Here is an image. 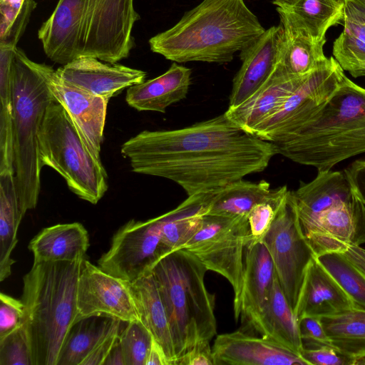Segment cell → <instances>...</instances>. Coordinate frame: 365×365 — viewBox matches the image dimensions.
Returning <instances> with one entry per match:
<instances>
[{
	"mask_svg": "<svg viewBox=\"0 0 365 365\" xmlns=\"http://www.w3.org/2000/svg\"><path fill=\"white\" fill-rule=\"evenodd\" d=\"M261 242L271 256L279 285L294 313L307 270L316 255L302 232L292 191L288 190L283 197Z\"/></svg>",
	"mask_w": 365,
	"mask_h": 365,
	"instance_id": "cell-9",
	"label": "cell"
},
{
	"mask_svg": "<svg viewBox=\"0 0 365 365\" xmlns=\"http://www.w3.org/2000/svg\"><path fill=\"white\" fill-rule=\"evenodd\" d=\"M344 172L354 195L365 205V158L355 160Z\"/></svg>",
	"mask_w": 365,
	"mask_h": 365,
	"instance_id": "cell-47",
	"label": "cell"
},
{
	"mask_svg": "<svg viewBox=\"0 0 365 365\" xmlns=\"http://www.w3.org/2000/svg\"><path fill=\"white\" fill-rule=\"evenodd\" d=\"M345 76L335 58H329L327 63L312 71L280 106L256 125L251 134L273 143L283 140L319 111Z\"/></svg>",
	"mask_w": 365,
	"mask_h": 365,
	"instance_id": "cell-10",
	"label": "cell"
},
{
	"mask_svg": "<svg viewBox=\"0 0 365 365\" xmlns=\"http://www.w3.org/2000/svg\"><path fill=\"white\" fill-rule=\"evenodd\" d=\"M316 257L343 252L349 246L365 244V205L354 195L350 202L323 212L304 233Z\"/></svg>",
	"mask_w": 365,
	"mask_h": 365,
	"instance_id": "cell-15",
	"label": "cell"
},
{
	"mask_svg": "<svg viewBox=\"0 0 365 365\" xmlns=\"http://www.w3.org/2000/svg\"><path fill=\"white\" fill-rule=\"evenodd\" d=\"M343 24L333 43L334 58L353 77L365 76V0H344Z\"/></svg>",
	"mask_w": 365,
	"mask_h": 365,
	"instance_id": "cell-27",
	"label": "cell"
},
{
	"mask_svg": "<svg viewBox=\"0 0 365 365\" xmlns=\"http://www.w3.org/2000/svg\"><path fill=\"white\" fill-rule=\"evenodd\" d=\"M297 321L302 349H315L331 345L318 317L304 316Z\"/></svg>",
	"mask_w": 365,
	"mask_h": 365,
	"instance_id": "cell-44",
	"label": "cell"
},
{
	"mask_svg": "<svg viewBox=\"0 0 365 365\" xmlns=\"http://www.w3.org/2000/svg\"><path fill=\"white\" fill-rule=\"evenodd\" d=\"M265 30L244 0H202L148 43L153 52L175 63L221 64L250 48Z\"/></svg>",
	"mask_w": 365,
	"mask_h": 365,
	"instance_id": "cell-3",
	"label": "cell"
},
{
	"mask_svg": "<svg viewBox=\"0 0 365 365\" xmlns=\"http://www.w3.org/2000/svg\"><path fill=\"white\" fill-rule=\"evenodd\" d=\"M299 355L308 365H364L362 361L341 352L331 345L315 349H302Z\"/></svg>",
	"mask_w": 365,
	"mask_h": 365,
	"instance_id": "cell-43",
	"label": "cell"
},
{
	"mask_svg": "<svg viewBox=\"0 0 365 365\" xmlns=\"http://www.w3.org/2000/svg\"><path fill=\"white\" fill-rule=\"evenodd\" d=\"M250 240L247 216L205 214L198 230L182 248L194 255L207 271L220 274L230 282L234 292L233 309L241 295L245 250Z\"/></svg>",
	"mask_w": 365,
	"mask_h": 365,
	"instance_id": "cell-8",
	"label": "cell"
},
{
	"mask_svg": "<svg viewBox=\"0 0 365 365\" xmlns=\"http://www.w3.org/2000/svg\"><path fill=\"white\" fill-rule=\"evenodd\" d=\"M0 365H33L23 327L0 339Z\"/></svg>",
	"mask_w": 365,
	"mask_h": 365,
	"instance_id": "cell-41",
	"label": "cell"
},
{
	"mask_svg": "<svg viewBox=\"0 0 365 365\" xmlns=\"http://www.w3.org/2000/svg\"><path fill=\"white\" fill-rule=\"evenodd\" d=\"M11 78L14 92V178L24 215L34 209L41 190L38 135L48 106L55 101L36 62L20 48L13 51Z\"/></svg>",
	"mask_w": 365,
	"mask_h": 365,
	"instance_id": "cell-6",
	"label": "cell"
},
{
	"mask_svg": "<svg viewBox=\"0 0 365 365\" xmlns=\"http://www.w3.org/2000/svg\"><path fill=\"white\" fill-rule=\"evenodd\" d=\"M310 73L290 76L274 69L269 78L252 96L237 107L227 108L225 113L237 125L251 133L253 128L280 106Z\"/></svg>",
	"mask_w": 365,
	"mask_h": 365,
	"instance_id": "cell-22",
	"label": "cell"
},
{
	"mask_svg": "<svg viewBox=\"0 0 365 365\" xmlns=\"http://www.w3.org/2000/svg\"><path fill=\"white\" fill-rule=\"evenodd\" d=\"M120 151L133 172L172 180L187 196L216 192L260 173L277 154L273 143L242 130L225 113L182 128L143 130Z\"/></svg>",
	"mask_w": 365,
	"mask_h": 365,
	"instance_id": "cell-1",
	"label": "cell"
},
{
	"mask_svg": "<svg viewBox=\"0 0 365 365\" xmlns=\"http://www.w3.org/2000/svg\"><path fill=\"white\" fill-rule=\"evenodd\" d=\"M207 271L185 249L169 252L152 270L168 316L176 359L216 335L215 295L205 286Z\"/></svg>",
	"mask_w": 365,
	"mask_h": 365,
	"instance_id": "cell-5",
	"label": "cell"
},
{
	"mask_svg": "<svg viewBox=\"0 0 365 365\" xmlns=\"http://www.w3.org/2000/svg\"><path fill=\"white\" fill-rule=\"evenodd\" d=\"M162 215L145 220H131L113 235L98 266L106 272L132 283L152 272L170 251L162 241Z\"/></svg>",
	"mask_w": 365,
	"mask_h": 365,
	"instance_id": "cell-12",
	"label": "cell"
},
{
	"mask_svg": "<svg viewBox=\"0 0 365 365\" xmlns=\"http://www.w3.org/2000/svg\"><path fill=\"white\" fill-rule=\"evenodd\" d=\"M36 6L35 0H0V48L17 47Z\"/></svg>",
	"mask_w": 365,
	"mask_h": 365,
	"instance_id": "cell-38",
	"label": "cell"
},
{
	"mask_svg": "<svg viewBox=\"0 0 365 365\" xmlns=\"http://www.w3.org/2000/svg\"><path fill=\"white\" fill-rule=\"evenodd\" d=\"M103 365H125L119 338L105 360Z\"/></svg>",
	"mask_w": 365,
	"mask_h": 365,
	"instance_id": "cell-50",
	"label": "cell"
},
{
	"mask_svg": "<svg viewBox=\"0 0 365 365\" xmlns=\"http://www.w3.org/2000/svg\"><path fill=\"white\" fill-rule=\"evenodd\" d=\"M134 0H58L38 31L43 51L65 65L80 57L115 63L135 47Z\"/></svg>",
	"mask_w": 365,
	"mask_h": 365,
	"instance_id": "cell-2",
	"label": "cell"
},
{
	"mask_svg": "<svg viewBox=\"0 0 365 365\" xmlns=\"http://www.w3.org/2000/svg\"><path fill=\"white\" fill-rule=\"evenodd\" d=\"M41 164L57 172L79 198L96 205L108 190L101 160L88 151L64 108L53 101L48 107L38 135Z\"/></svg>",
	"mask_w": 365,
	"mask_h": 365,
	"instance_id": "cell-7",
	"label": "cell"
},
{
	"mask_svg": "<svg viewBox=\"0 0 365 365\" xmlns=\"http://www.w3.org/2000/svg\"><path fill=\"white\" fill-rule=\"evenodd\" d=\"M365 153V118L320 146L297 156L292 161L313 166L318 171L331 168L346 159Z\"/></svg>",
	"mask_w": 365,
	"mask_h": 365,
	"instance_id": "cell-32",
	"label": "cell"
},
{
	"mask_svg": "<svg viewBox=\"0 0 365 365\" xmlns=\"http://www.w3.org/2000/svg\"><path fill=\"white\" fill-rule=\"evenodd\" d=\"M273 4L278 6V7H282V6H287L289 4H291L294 0H272Z\"/></svg>",
	"mask_w": 365,
	"mask_h": 365,
	"instance_id": "cell-51",
	"label": "cell"
},
{
	"mask_svg": "<svg viewBox=\"0 0 365 365\" xmlns=\"http://www.w3.org/2000/svg\"><path fill=\"white\" fill-rule=\"evenodd\" d=\"M191 74L190 68L175 62L160 76L129 87L125 101L138 111L165 113L168 107L186 98Z\"/></svg>",
	"mask_w": 365,
	"mask_h": 365,
	"instance_id": "cell-23",
	"label": "cell"
},
{
	"mask_svg": "<svg viewBox=\"0 0 365 365\" xmlns=\"http://www.w3.org/2000/svg\"><path fill=\"white\" fill-rule=\"evenodd\" d=\"M365 118V88L346 76L325 105L307 123L280 142L277 154L293 160Z\"/></svg>",
	"mask_w": 365,
	"mask_h": 365,
	"instance_id": "cell-11",
	"label": "cell"
},
{
	"mask_svg": "<svg viewBox=\"0 0 365 365\" xmlns=\"http://www.w3.org/2000/svg\"><path fill=\"white\" fill-rule=\"evenodd\" d=\"M282 40L281 25L273 26L240 53L242 65L232 81L229 109L245 102L269 78L277 62Z\"/></svg>",
	"mask_w": 365,
	"mask_h": 365,
	"instance_id": "cell-18",
	"label": "cell"
},
{
	"mask_svg": "<svg viewBox=\"0 0 365 365\" xmlns=\"http://www.w3.org/2000/svg\"><path fill=\"white\" fill-rule=\"evenodd\" d=\"M56 71L66 81L108 100L125 88L145 81L147 76L140 69L86 56L74 59Z\"/></svg>",
	"mask_w": 365,
	"mask_h": 365,
	"instance_id": "cell-17",
	"label": "cell"
},
{
	"mask_svg": "<svg viewBox=\"0 0 365 365\" xmlns=\"http://www.w3.org/2000/svg\"><path fill=\"white\" fill-rule=\"evenodd\" d=\"M153 336L140 321L127 323L119 341L125 365H145Z\"/></svg>",
	"mask_w": 365,
	"mask_h": 365,
	"instance_id": "cell-39",
	"label": "cell"
},
{
	"mask_svg": "<svg viewBox=\"0 0 365 365\" xmlns=\"http://www.w3.org/2000/svg\"><path fill=\"white\" fill-rule=\"evenodd\" d=\"M84 259V258H83ZM83 259L34 262L23 278V328L33 365H57L66 336L75 323L79 274Z\"/></svg>",
	"mask_w": 365,
	"mask_h": 365,
	"instance_id": "cell-4",
	"label": "cell"
},
{
	"mask_svg": "<svg viewBox=\"0 0 365 365\" xmlns=\"http://www.w3.org/2000/svg\"><path fill=\"white\" fill-rule=\"evenodd\" d=\"M265 180L240 179L211 194L207 214L229 217L247 216L256 204L269 199L274 190Z\"/></svg>",
	"mask_w": 365,
	"mask_h": 365,
	"instance_id": "cell-33",
	"label": "cell"
},
{
	"mask_svg": "<svg viewBox=\"0 0 365 365\" xmlns=\"http://www.w3.org/2000/svg\"><path fill=\"white\" fill-rule=\"evenodd\" d=\"M14 49L0 48V174L14 173V107L11 78Z\"/></svg>",
	"mask_w": 365,
	"mask_h": 365,
	"instance_id": "cell-36",
	"label": "cell"
},
{
	"mask_svg": "<svg viewBox=\"0 0 365 365\" xmlns=\"http://www.w3.org/2000/svg\"><path fill=\"white\" fill-rule=\"evenodd\" d=\"M292 192L303 234L323 212L354 197L344 172L331 170L318 171L312 181Z\"/></svg>",
	"mask_w": 365,
	"mask_h": 365,
	"instance_id": "cell-19",
	"label": "cell"
},
{
	"mask_svg": "<svg viewBox=\"0 0 365 365\" xmlns=\"http://www.w3.org/2000/svg\"><path fill=\"white\" fill-rule=\"evenodd\" d=\"M343 253L365 275V249L359 246H349Z\"/></svg>",
	"mask_w": 365,
	"mask_h": 365,
	"instance_id": "cell-49",
	"label": "cell"
},
{
	"mask_svg": "<svg viewBox=\"0 0 365 365\" xmlns=\"http://www.w3.org/2000/svg\"><path fill=\"white\" fill-rule=\"evenodd\" d=\"M75 322L103 316L123 322L140 321L130 283L103 271L86 258L79 274Z\"/></svg>",
	"mask_w": 365,
	"mask_h": 365,
	"instance_id": "cell-13",
	"label": "cell"
},
{
	"mask_svg": "<svg viewBox=\"0 0 365 365\" xmlns=\"http://www.w3.org/2000/svg\"><path fill=\"white\" fill-rule=\"evenodd\" d=\"M282 40L274 70L290 76L307 75L329 61L324 53L326 38L318 40L280 19Z\"/></svg>",
	"mask_w": 365,
	"mask_h": 365,
	"instance_id": "cell-25",
	"label": "cell"
},
{
	"mask_svg": "<svg viewBox=\"0 0 365 365\" xmlns=\"http://www.w3.org/2000/svg\"><path fill=\"white\" fill-rule=\"evenodd\" d=\"M88 233L79 222L57 224L41 230L29 242L34 262H74L85 258Z\"/></svg>",
	"mask_w": 365,
	"mask_h": 365,
	"instance_id": "cell-24",
	"label": "cell"
},
{
	"mask_svg": "<svg viewBox=\"0 0 365 365\" xmlns=\"http://www.w3.org/2000/svg\"><path fill=\"white\" fill-rule=\"evenodd\" d=\"M353 307L350 297L315 258L304 277L294 312L297 319L336 314Z\"/></svg>",
	"mask_w": 365,
	"mask_h": 365,
	"instance_id": "cell-21",
	"label": "cell"
},
{
	"mask_svg": "<svg viewBox=\"0 0 365 365\" xmlns=\"http://www.w3.org/2000/svg\"><path fill=\"white\" fill-rule=\"evenodd\" d=\"M287 191L286 185L274 189L269 199L256 204L249 212L247 220L250 230V242L262 241L268 232L277 207Z\"/></svg>",
	"mask_w": 365,
	"mask_h": 365,
	"instance_id": "cell-40",
	"label": "cell"
},
{
	"mask_svg": "<svg viewBox=\"0 0 365 365\" xmlns=\"http://www.w3.org/2000/svg\"><path fill=\"white\" fill-rule=\"evenodd\" d=\"M122 322L118 319L115 320L109 332L84 359L81 365H103L119 338Z\"/></svg>",
	"mask_w": 365,
	"mask_h": 365,
	"instance_id": "cell-45",
	"label": "cell"
},
{
	"mask_svg": "<svg viewBox=\"0 0 365 365\" xmlns=\"http://www.w3.org/2000/svg\"><path fill=\"white\" fill-rule=\"evenodd\" d=\"M175 365H215L210 341L196 343L176 359Z\"/></svg>",
	"mask_w": 365,
	"mask_h": 365,
	"instance_id": "cell-46",
	"label": "cell"
},
{
	"mask_svg": "<svg viewBox=\"0 0 365 365\" xmlns=\"http://www.w3.org/2000/svg\"><path fill=\"white\" fill-rule=\"evenodd\" d=\"M277 275L271 256L262 242H249L245 250L242 288L235 319L248 324L263 309L272 292Z\"/></svg>",
	"mask_w": 365,
	"mask_h": 365,
	"instance_id": "cell-20",
	"label": "cell"
},
{
	"mask_svg": "<svg viewBox=\"0 0 365 365\" xmlns=\"http://www.w3.org/2000/svg\"><path fill=\"white\" fill-rule=\"evenodd\" d=\"M24 215L20 207L14 173L0 174V281L11 274L15 260L11 253L16 247L17 232Z\"/></svg>",
	"mask_w": 365,
	"mask_h": 365,
	"instance_id": "cell-30",
	"label": "cell"
},
{
	"mask_svg": "<svg viewBox=\"0 0 365 365\" xmlns=\"http://www.w3.org/2000/svg\"><path fill=\"white\" fill-rule=\"evenodd\" d=\"M212 349L215 365H308L289 348L240 330L217 335Z\"/></svg>",
	"mask_w": 365,
	"mask_h": 365,
	"instance_id": "cell-16",
	"label": "cell"
},
{
	"mask_svg": "<svg viewBox=\"0 0 365 365\" xmlns=\"http://www.w3.org/2000/svg\"><path fill=\"white\" fill-rule=\"evenodd\" d=\"M145 365H170L160 345L153 339Z\"/></svg>",
	"mask_w": 365,
	"mask_h": 365,
	"instance_id": "cell-48",
	"label": "cell"
},
{
	"mask_svg": "<svg viewBox=\"0 0 365 365\" xmlns=\"http://www.w3.org/2000/svg\"><path fill=\"white\" fill-rule=\"evenodd\" d=\"M36 66L50 93L66 111L88 151L101 160L100 153L109 100L66 81L48 65L36 63Z\"/></svg>",
	"mask_w": 365,
	"mask_h": 365,
	"instance_id": "cell-14",
	"label": "cell"
},
{
	"mask_svg": "<svg viewBox=\"0 0 365 365\" xmlns=\"http://www.w3.org/2000/svg\"><path fill=\"white\" fill-rule=\"evenodd\" d=\"M211 194L187 196L177 207L162 215V241L170 251L182 249L198 230Z\"/></svg>",
	"mask_w": 365,
	"mask_h": 365,
	"instance_id": "cell-31",
	"label": "cell"
},
{
	"mask_svg": "<svg viewBox=\"0 0 365 365\" xmlns=\"http://www.w3.org/2000/svg\"><path fill=\"white\" fill-rule=\"evenodd\" d=\"M248 324L262 336L269 338L298 354L302 349L298 321L277 277L267 303Z\"/></svg>",
	"mask_w": 365,
	"mask_h": 365,
	"instance_id": "cell-28",
	"label": "cell"
},
{
	"mask_svg": "<svg viewBox=\"0 0 365 365\" xmlns=\"http://www.w3.org/2000/svg\"><path fill=\"white\" fill-rule=\"evenodd\" d=\"M25 309L21 299L6 294H0V339L21 327L24 322Z\"/></svg>",
	"mask_w": 365,
	"mask_h": 365,
	"instance_id": "cell-42",
	"label": "cell"
},
{
	"mask_svg": "<svg viewBox=\"0 0 365 365\" xmlns=\"http://www.w3.org/2000/svg\"><path fill=\"white\" fill-rule=\"evenodd\" d=\"M277 11L279 19L321 40L331 27L343 21L344 0H294L287 6H277Z\"/></svg>",
	"mask_w": 365,
	"mask_h": 365,
	"instance_id": "cell-29",
	"label": "cell"
},
{
	"mask_svg": "<svg viewBox=\"0 0 365 365\" xmlns=\"http://www.w3.org/2000/svg\"><path fill=\"white\" fill-rule=\"evenodd\" d=\"M130 286L140 321L160 345L170 365H175L176 356L169 319L153 272Z\"/></svg>",
	"mask_w": 365,
	"mask_h": 365,
	"instance_id": "cell-26",
	"label": "cell"
},
{
	"mask_svg": "<svg viewBox=\"0 0 365 365\" xmlns=\"http://www.w3.org/2000/svg\"><path fill=\"white\" fill-rule=\"evenodd\" d=\"M316 259L350 297L354 307L365 309L364 274L343 252H327Z\"/></svg>",
	"mask_w": 365,
	"mask_h": 365,
	"instance_id": "cell-37",
	"label": "cell"
},
{
	"mask_svg": "<svg viewBox=\"0 0 365 365\" xmlns=\"http://www.w3.org/2000/svg\"><path fill=\"white\" fill-rule=\"evenodd\" d=\"M115 320L108 317L92 316L75 322L66 336L57 365H81L109 332Z\"/></svg>",
	"mask_w": 365,
	"mask_h": 365,
	"instance_id": "cell-35",
	"label": "cell"
},
{
	"mask_svg": "<svg viewBox=\"0 0 365 365\" xmlns=\"http://www.w3.org/2000/svg\"><path fill=\"white\" fill-rule=\"evenodd\" d=\"M319 318L331 345L365 364V309L353 307Z\"/></svg>",
	"mask_w": 365,
	"mask_h": 365,
	"instance_id": "cell-34",
	"label": "cell"
}]
</instances>
